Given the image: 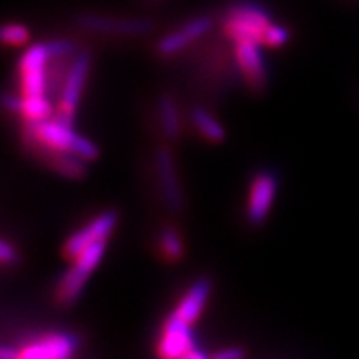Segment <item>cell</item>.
Here are the masks:
<instances>
[{
    "label": "cell",
    "mask_w": 359,
    "mask_h": 359,
    "mask_svg": "<svg viewBox=\"0 0 359 359\" xmlns=\"http://www.w3.org/2000/svg\"><path fill=\"white\" fill-rule=\"evenodd\" d=\"M276 191L278 180L271 172H262L253 178L246 203V219L250 224L259 226L266 222Z\"/></svg>",
    "instance_id": "8992f818"
},
{
    "label": "cell",
    "mask_w": 359,
    "mask_h": 359,
    "mask_svg": "<svg viewBox=\"0 0 359 359\" xmlns=\"http://www.w3.org/2000/svg\"><path fill=\"white\" fill-rule=\"evenodd\" d=\"M160 246L163 257L168 262H178L183 258V243L178 231L172 226H165L160 231Z\"/></svg>",
    "instance_id": "e0dca14e"
},
{
    "label": "cell",
    "mask_w": 359,
    "mask_h": 359,
    "mask_svg": "<svg viewBox=\"0 0 359 359\" xmlns=\"http://www.w3.org/2000/svg\"><path fill=\"white\" fill-rule=\"evenodd\" d=\"M190 120L191 123L195 125V128L198 130L201 137L206 138L208 142L219 143L224 140V137H226L223 125L219 123L208 110H205L203 107H195V109H191Z\"/></svg>",
    "instance_id": "5bb4252c"
},
{
    "label": "cell",
    "mask_w": 359,
    "mask_h": 359,
    "mask_svg": "<svg viewBox=\"0 0 359 359\" xmlns=\"http://www.w3.org/2000/svg\"><path fill=\"white\" fill-rule=\"evenodd\" d=\"M235 55L251 90L262 92L266 85V64L262 53V42L241 40L236 42Z\"/></svg>",
    "instance_id": "7c38bea8"
},
{
    "label": "cell",
    "mask_w": 359,
    "mask_h": 359,
    "mask_svg": "<svg viewBox=\"0 0 359 359\" xmlns=\"http://www.w3.org/2000/svg\"><path fill=\"white\" fill-rule=\"evenodd\" d=\"M90 62H92V58H90V53L87 50H79L72 58L64 83H62L58 109L53 114L62 122L74 125L80 97H82L85 82H87L88 77Z\"/></svg>",
    "instance_id": "3957f363"
},
{
    "label": "cell",
    "mask_w": 359,
    "mask_h": 359,
    "mask_svg": "<svg viewBox=\"0 0 359 359\" xmlns=\"http://www.w3.org/2000/svg\"><path fill=\"white\" fill-rule=\"evenodd\" d=\"M271 24L268 12L255 2H241L228 11L224 20V32L235 42L255 40L262 42L268 25Z\"/></svg>",
    "instance_id": "7a4b0ae2"
},
{
    "label": "cell",
    "mask_w": 359,
    "mask_h": 359,
    "mask_svg": "<svg viewBox=\"0 0 359 359\" xmlns=\"http://www.w3.org/2000/svg\"><path fill=\"white\" fill-rule=\"evenodd\" d=\"M80 346L77 336L70 333H50L27 343L20 351L24 359H65L74 356Z\"/></svg>",
    "instance_id": "ba28073f"
},
{
    "label": "cell",
    "mask_w": 359,
    "mask_h": 359,
    "mask_svg": "<svg viewBox=\"0 0 359 359\" xmlns=\"http://www.w3.org/2000/svg\"><path fill=\"white\" fill-rule=\"evenodd\" d=\"M290 40V32L285 25L269 24L266 32H264L263 43L268 47H283Z\"/></svg>",
    "instance_id": "d6986e66"
},
{
    "label": "cell",
    "mask_w": 359,
    "mask_h": 359,
    "mask_svg": "<svg viewBox=\"0 0 359 359\" xmlns=\"http://www.w3.org/2000/svg\"><path fill=\"white\" fill-rule=\"evenodd\" d=\"M4 107L12 114H20L22 110V95H15V93H6L4 95Z\"/></svg>",
    "instance_id": "44dd1931"
},
{
    "label": "cell",
    "mask_w": 359,
    "mask_h": 359,
    "mask_svg": "<svg viewBox=\"0 0 359 359\" xmlns=\"http://www.w3.org/2000/svg\"><path fill=\"white\" fill-rule=\"evenodd\" d=\"M210 293H212V281L208 278H198L193 285L188 288L182 302L178 303L175 314L187 323H195L196 318L200 316L201 311L205 309V304L208 302Z\"/></svg>",
    "instance_id": "4fadbf2b"
},
{
    "label": "cell",
    "mask_w": 359,
    "mask_h": 359,
    "mask_svg": "<svg viewBox=\"0 0 359 359\" xmlns=\"http://www.w3.org/2000/svg\"><path fill=\"white\" fill-rule=\"evenodd\" d=\"M0 358L2 359H13V358H20V353H17L13 346H8V344H2L0 346Z\"/></svg>",
    "instance_id": "603a6c76"
},
{
    "label": "cell",
    "mask_w": 359,
    "mask_h": 359,
    "mask_svg": "<svg viewBox=\"0 0 359 359\" xmlns=\"http://www.w3.org/2000/svg\"><path fill=\"white\" fill-rule=\"evenodd\" d=\"M155 163L165 203H167V206L172 212H182L183 206H185V200H183L182 185H180L177 167H175V158L172 151H170V148H156Z\"/></svg>",
    "instance_id": "30bf717a"
},
{
    "label": "cell",
    "mask_w": 359,
    "mask_h": 359,
    "mask_svg": "<svg viewBox=\"0 0 359 359\" xmlns=\"http://www.w3.org/2000/svg\"><path fill=\"white\" fill-rule=\"evenodd\" d=\"M213 29V19L208 15L195 17V19L188 20L182 29L175 30V32L165 35L156 45V50L161 57H172L191 45L195 40L205 37L210 30Z\"/></svg>",
    "instance_id": "8fae6325"
},
{
    "label": "cell",
    "mask_w": 359,
    "mask_h": 359,
    "mask_svg": "<svg viewBox=\"0 0 359 359\" xmlns=\"http://www.w3.org/2000/svg\"><path fill=\"white\" fill-rule=\"evenodd\" d=\"M215 358L217 359H240V358H245V351L241 348L230 346L226 349H219V351L215 353Z\"/></svg>",
    "instance_id": "7402d4cb"
},
{
    "label": "cell",
    "mask_w": 359,
    "mask_h": 359,
    "mask_svg": "<svg viewBox=\"0 0 359 359\" xmlns=\"http://www.w3.org/2000/svg\"><path fill=\"white\" fill-rule=\"evenodd\" d=\"M0 37H2V42L8 45V47H20V45H25L29 42L30 34L25 25L13 22V24H6L2 27Z\"/></svg>",
    "instance_id": "ac0fdd59"
},
{
    "label": "cell",
    "mask_w": 359,
    "mask_h": 359,
    "mask_svg": "<svg viewBox=\"0 0 359 359\" xmlns=\"http://www.w3.org/2000/svg\"><path fill=\"white\" fill-rule=\"evenodd\" d=\"M0 259H2L4 264H12V263H15V259H17L15 250H13V246L8 243L6 238H2V240H0Z\"/></svg>",
    "instance_id": "ffe728a7"
},
{
    "label": "cell",
    "mask_w": 359,
    "mask_h": 359,
    "mask_svg": "<svg viewBox=\"0 0 359 359\" xmlns=\"http://www.w3.org/2000/svg\"><path fill=\"white\" fill-rule=\"evenodd\" d=\"M77 24L82 29L92 30L97 34L123 35V37H135L150 32L151 24L147 19H120V17L98 15V13H82L79 15Z\"/></svg>",
    "instance_id": "9c48e42d"
},
{
    "label": "cell",
    "mask_w": 359,
    "mask_h": 359,
    "mask_svg": "<svg viewBox=\"0 0 359 359\" xmlns=\"http://www.w3.org/2000/svg\"><path fill=\"white\" fill-rule=\"evenodd\" d=\"M118 222V213L115 210H107L85 224L83 228H80L67 238L64 251L69 258H75L77 255L82 253L83 250H87L90 245L97 243V241L109 240L110 233L114 231L115 224Z\"/></svg>",
    "instance_id": "5b68a950"
},
{
    "label": "cell",
    "mask_w": 359,
    "mask_h": 359,
    "mask_svg": "<svg viewBox=\"0 0 359 359\" xmlns=\"http://www.w3.org/2000/svg\"><path fill=\"white\" fill-rule=\"evenodd\" d=\"M52 58L47 42L35 43L27 48V52L19 60L22 95H45L48 74L47 65Z\"/></svg>",
    "instance_id": "277c9868"
},
{
    "label": "cell",
    "mask_w": 359,
    "mask_h": 359,
    "mask_svg": "<svg viewBox=\"0 0 359 359\" xmlns=\"http://www.w3.org/2000/svg\"><path fill=\"white\" fill-rule=\"evenodd\" d=\"M160 107V122L163 135L168 140H177L180 135V115L177 103H175L173 97L168 93H163L158 100Z\"/></svg>",
    "instance_id": "9a60e30c"
},
{
    "label": "cell",
    "mask_w": 359,
    "mask_h": 359,
    "mask_svg": "<svg viewBox=\"0 0 359 359\" xmlns=\"http://www.w3.org/2000/svg\"><path fill=\"white\" fill-rule=\"evenodd\" d=\"M196 344L191 325L172 313L163 325V334L158 343V354L161 358H185L193 351Z\"/></svg>",
    "instance_id": "52a82bcc"
},
{
    "label": "cell",
    "mask_w": 359,
    "mask_h": 359,
    "mask_svg": "<svg viewBox=\"0 0 359 359\" xmlns=\"http://www.w3.org/2000/svg\"><path fill=\"white\" fill-rule=\"evenodd\" d=\"M20 115L24 120H42L53 115V107L45 95H22Z\"/></svg>",
    "instance_id": "2e32d148"
},
{
    "label": "cell",
    "mask_w": 359,
    "mask_h": 359,
    "mask_svg": "<svg viewBox=\"0 0 359 359\" xmlns=\"http://www.w3.org/2000/svg\"><path fill=\"white\" fill-rule=\"evenodd\" d=\"M105 248L107 240L97 241V243L90 245L87 250H83L82 253L74 258V264H72L70 269H67L57 286V299L64 306H70L80 298L85 283L92 275L93 269L97 268V264L100 263Z\"/></svg>",
    "instance_id": "6da1fadb"
}]
</instances>
